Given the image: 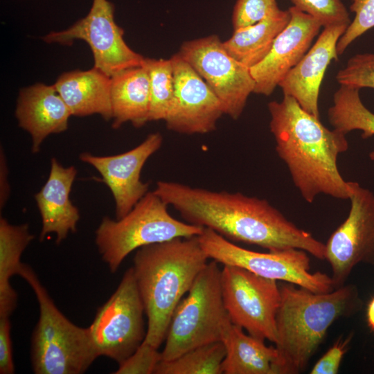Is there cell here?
I'll return each mask as SVG.
<instances>
[{
  "label": "cell",
  "mask_w": 374,
  "mask_h": 374,
  "mask_svg": "<svg viewBox=\"0 0 374 374\" xmlns=\"http://www.w3.org/2000/svg\"><path fill=\"white\" fill-rule=\"evenodd\" d=\"M154 192L186 222L211 229L230 241L271 251L299 249L319 260L326 258L323 242L298 227L265 199L168 181H157Z\"/></svg>",
  "instance_id": "6da1fadb"
},
{
  "label": "cell",
  "mask_w": 374,
  "mask_h": 374,
  "mask_svg": "<svg viewBox=\"0 0 374 374\" xmlns=\"http://www.w3.org/2000/svg\"><path fill=\"white\" fill-rule=\"evenodd\" d=\"M276 151L301 197L312 203L320 195L349 199L350 186L339 172L338 157L348 149L346 135L325 127L292 97L268 103Z\"/></svg>",
  "instance_id": "7a4b0ae2"
},
{
  "label": "cell",
  "mask_w": 374,
  "mask_h": 374,
  "mask_svg": "<svg viewBox=\"0 0 374 374\" xmlns=\"http://www.w3.org/2000/svg\"><path fill=\"white\" fill-rule=\"evenodd\" d=\"M197 236L144 246L134 256V274L148 318L144 341L156 348L166 339L177 306L208 263Z\"/></svg>",
  "instance_id": "3957f363"
},
{
  "label": "cell",
  "mask_w": 374,
  "mask_h": 374,
  "mask_svg": "<svg viewBox=\"0 0 374 374\" xmlns=\"http://www.w3.org/2000/svg\"><path fill=\"white\" fill-rule=\"evenodd\" d=\"M280 290L274 374H296L306 368L330 326L360 311L363 301L354 285L316 293L286 283Z\"/></svg>",
  "instance_id": "277c9868"
},
{
  "label": "cell",
  "mask_w": 374,
  "mask_h": 374,
  "mask_svg": "<svg viewBox=\"0 0 374 374\" xmlns=\"http://www.w3.org/2000/svg\"><path fill=\"white\" fill-rule=\"evenodd\" d=\"M19 275L36 296L39 317L31 339L35 374H81L98 357L89 328L70 321L56 307L32 268L23 263Z\"/></svg>",
  "instance_id": "5b68a950"
},
{
  "label": "cell",
  "mask_w": 374,
  "mask_h": 374,
  "mask_svg": "<svg viewBox=\"0 0 374 374\" xmlns=\"http://www.w3.org/2000/svg\"><path fill=\"white\" fill-rule=\"evenodd\" d=\"M168 206L154 191H148L123 217L103 218L95 233V242L112 273L131 252L142 247L197 236L202 232L204 227L174 218Z\"/></svg>",
  "instance_id": "8992f818"
},
{
  "label": "cell",
  "mask_w": 374,
  "mask_h": 374,
  "mask_svg": "<svg viewBox=\"0 0 374 374\" xmlns=\"http://www.w3.org/2000/svg\"><path fill=\"white\" fill-rule=\"evenodd\" d=\"M231 323L222 298L221 270L213 260L177 306L161 352V360H171L194 348L222 341Z\"/></svg>",
  "instance_id": "52a82bcc"
},
{
  "label": "cell",
  "mask_w": 374,
  "mask_h": 374,
  "mask_svg": "<svg viewBox=\"0 0 374 374\" xmlns=\"http://www.w3.org/2000/svg\"><path fill=\"white\" fill-rule=\"evenodd\" d=\"M206 254L223 265L246 269L267 278L281 280L316 293L335 290L330 276L321 271H310L308 252L299 249L263 253L236 245L208 228L197 236Z\"/></svg>",
  "instance_id": "ba28073f"
},
{
  "label": "cell",
  "mask_w": 374,
  "mask_h": 374,
  "mask_svg": "<svg viewBox=\"0 0 374 374\" xmlns=\"http://www.w3.org/2000/svg\"><path fill=\"white\" fill-rule=\"evenodd\" d=\"M144 314L132 267L89 326L98 356L120 364L132 355L145 337Z\"/></svg>",
  "instance_id": "9c48e42d"
},
{
  "label": "cell",
  "mask_w": 374,
  "mask_h": 374,
  "mask_svg": "<svg viewBox=\"0 0 374 374\" xmlns=\"http://www.w3.org/2000/svg\"><path fill=\"white\" fill-rule=\"evenodd\" d=\"M221 288L231 323L253 337L275 343L276 314L281 299L276 280L224 265L221 269Z\"/></svg>",
  "instance_id": "30bf717a"
},
{
  "label": "cell",
  "mask_w": 374,
  "mask_h": 374,
  "mask_svg": "<svg viewBox=\"0 0 374 374\" xmlns=\"http://www.w3.org/2000/svg\"><path fill=\"white\" fill-rule=\"evenodd\" d=\"M177 53L211 88L224 114L237 120L253 93L250 69L233 58L215 35L185 42Z\"/></svg>",
  "instance_id": "8fae6325"
},
{
  "label": "cell",
  "mask_w": 374,
  "mask_h": 374,
  "mask_svg": "<svg viewBox=\"0 0 374 374\" xmlns=\"http://www.w3.org/2000/svg\"><path fill=\"white\" fill-rule=\"evenodd\" d=\"M46 43L71 45L75 39L87 42L94 67L112 77L126 69L143 65L144 58L123 39V30L114 20V7L108 0H93L87 16L69 28L51 31L42 37Z\"/></svg>",
  "instance_id": "7c38bea8"
},
{
  "label": "cell",
  "mask_w": 374,
  "mask_h": 374,
  "mask_svg": "<svg viewBox=\"0 0 374 374\" xmlns=\"http://www.w3.org/2000/svg\"><path fill=\"white\" fill-rule=\"evenodd\" d=\"M349 183L348 215L325 244L335 289L345 285L358 264L374 265V193L358 182Z\"/></svg>",
  "instance_id": "4fadbf2b"
},
{
  "label": "cell",
  "mask_w": 374,
  "mask_h": 374,
  "mask_svg": "<svg viewBox=\"0 0 374 374\" xmlns=\"http://www.w3.org/2000/svg\"><path fill=\"white\" fill-rule=\"evenodd\" d=\"M175 78L173 107L166 119L168 130L185 134L214 131L224 114L222 104L205 80L178 53L170 57Z\"/></svg>",
  "instance_id": "5bb4252c"
},
{
  "label": "cell",
  "mask_w": 374,
  "mask_h": 374,
  "mask_svg": "<svg viewBox=\"0 0 374 374\" xmlns=\"http://www.w3.org/2000/svg\"><path fill=\"white\" fill-rule=\"evenodd\" d=\"M162 143V135L154 132L135 148L121 154H80V160L92 166L110 189L115 202L116 219L127 215L148 192L149 184L141 181V172L145 162L160 149Z\"/></svg>",
  "instance_id": "9a60e30c"
},
{
  "label": "cell",
  "mask_w": 374,
  "mask_h": 374,
  "mask_svg": "<svg viewBox=\"0 0 374 374\" xmlns=\"http://www.w3.org/2000/svg\"><path fill=\"white\" fill-rule=\"evenodd\" d=\"M288 10L289 23L276 38L267 55L250 68L255 82L254 93L271 95L308 51L322 27L319 21L296 7Z\"/></svg>",
  "instance_id": "2e32d148"
},
{
  "label": "cell",
  "mask_w": 374,
  "mask_h": 374,
  "mask_svg": "<svg viewBox=\"0 0 374 374\" xmlns=\"http://www.w3.org/2000/svg\"><path fill=\"white\" fill-rule=\"evenodd\" d=\"M347 25L326 26L302 59L294 66L279 87L283 95L294 98L308 113L319 118V96L328 65L337 60V42Z\"/></svg>",
  "instance_id": "e0dca14e"
},
{
  "label": "cell",
  "mask_w": 374,
  "mask_h": 374,
  "mask_svg": "<svg viewBox=\"0 0 374 374\" xmlns=\"http://www.w3.org/2000/svg\"><path fill=\"white\" fill-rule=\"evenodd\" d=\"M72 116L54 85L42 83L22 88L17 99L15 116L19 126L32 138V152L37 153L44 140L51 134L64 132Z\"/></svg>",
  "instance_id": "ac0fdd59"
},
{
  "label": "cell",
  "mask_w": 374,
  "mask_h": 374,
  "mask_svg": "<svg viewBox=\"0 0 374 374\" xmlns=\"http://www.w3.org/2000/svg\"><path fill=\"white\" fill-rule=\"evenodd\" d=\"M76 175L74 166L65 168L55 158L51 159L48 178L35 195L42 218L40 241L53 233L56 235L55 242L59 244L69 233L76 231L80 215L69 197Z\"/></svg>",
  "instance_id": "d6986e66"
},
{
  "label": "cell",
  "mask_w": 374,
  "mask_h": 374,
  "mask_svg": "<svg viewBox=\"0 0 374 374\" xmlns=\"http://www.w3.org/2000/svg\"><path fill=\"white\" fill-rule=\"evenodd\" d=\"M111 77L93 67L61 74L53 84L72 116L100 115L105 121L112 118Z\"/></svg>",
  "instance_id": "ffe728a7"
},
{
  "label": "cell",
  "mask_w": 374,
  "mask_h": 374,
  "mask_svg": "<svg viewBox=\"0 0 374 374\" xmlns=\"http://www.w3.org/2000/svg\"><path fill=\"white\" fill-rule=\"evenodd\" d=\"M111 79L112 127L127 122L141 127L149 122L150 82L145 66L126 69Z\"/></svg>",
  "instance_id": "44dd1931"
},
{
  "label": "cell",
  "mask_w": 374,
  "mask_h": 374,
  "mask_svg": "<svg viewBox=\"0 0 374 374\" xmlns=\"http://www.w3.org/2000/svg\"><path fill=\"white\" fill-rule=\"evenodd\" d=\"M226 355L222 362L225 374H274L278 354L275 347L244 332L232 323L222 337Z\"/></svg>",
  "instance_id": "7402d4cb"
},
{
  "label": "cell",
  "mask_w": 374,
  "mask_h": 374,
  "mask_svg": "<svg viewBox=\"0 0 374 374\" xmlns=\"http://www.w3.org/2000/svg\"><path fill=\"white\" fill-rule=\"evenodd\" d=\"M291 18L289 10H278L260 21L234 30L225 42L226 51L249 69L260 63L269 53L273 44Z\"/></svg>",
  "instance_id": "603a6c76"
},
{
  "label": "cell",
  "mask_w": 374,
  "mask_h": 374,
  "mask_svg": "<svg viewBox=\"0 0 374 374\" xmlns=\"http://www.w3.org/2000/svg\"><path fill=\"white\" fill-rule=\"evenodd\" d=\"M34 236L27 224L13 225L0 218V317H10L17 306V295L10 278L19 275L21 256Z\"/></svg>",
  "instance_id": "cb8c5ba5"
},
{
  "label": "cell",
  "mask_w": 374,
  "mask_h": 374,
  "mask_svg": "<svg viewBox=\"0 0 374 374\" xmlns=\"http://www.w3.org/2000/svg\"><path fill=\"white\" fill-rule=\"evenodd\" d=\"M357 87L340 84L328 110V121L335 130L346 135L362 131V138L374 136V113L362 103Z\"/></svg>",
  "instance_id": "d4e9b609"
},
{
  "label": "cell",
  "mask_w": 374,
  "mask_h": 374,
  "mask_svg": "<svg viewBox=\"0 0 374 374\" xmlns=\"http://www.w3.org/2000/svg\"><path fill=\"white\" fill-rule=\"evenodd\" d=\"M226 349L222 341L194 348L175 359L161 360L155 374H222Z\"/></svg>",
  "instance_id": "484cf974"
},
{
  "label": "cell",
  "mask_w": 374,
  "mask_h": 374,
  "mask_svg": "<svg viewBox=\"0 0 374 374\" xmlns=\"http://www.w3.org/2000/svg\"><path fill=\"white\" fill-rule=\"evenodd\" d=\"M150 82L149 121H166L174 105L175 86L171 59L145 57Z\"/></svg>",
  "instance_id": "4316f807"
},
{
  "label": "cell",
  "mask_w": 374,
  "mask_h": 374,
  "mask_svg": "<svg viewBox=\"0 0 374 374\" xmlns=\"http://www.w3.org/2000/svg\"><path fill=\"white\" fill-rule=\"evenodd\" d=\"M293 6L311 15L322 27L347 25L350 14L341 0H290Z\"/></svg>",
  "instance_id": "83f0119b"
},
{
  "label": "cell",
  "mask_w": 374,
  "mask_h": 374,
  "mask_svg": "<svg viewBox=\"0 0 374 374\" xmlns=\"http://www.w3.org/2000/svg\"><path fill=\"white\" fill-rule=\"evenodd\" d=\"M340 84L359 89H374V53H358L351 57L336 75Z\"/></svg>",
  "instance_id": "f1b7e54d"
},
{
  "label": "cell",
  "mask_w": 374,
  "mask_h": 374,
  "mask_svg": "<svg viewBox=\"0 0 374 374\" xmlns=\"http://www.w3.org/2000/svg\"><path fill=\"white\" fill-rule=\"evenodd\" d=\"M349 9L355 17L337 42L339 55L356 39L374 28V0H351Z\"/></svg>",
  "instance_id": "f546056e"
},
{
  "label": "cell",
  "mask_w": 374,
  "mask_h": 374,
  "mask_svg": "<svg viewBox=\"0 0 374 374\" xmlns=\"http://www.w3.org/2000/svg\"><path fill=\"white\" fill-rule=\"evenodd\" d=\"M278 10L277 0H236L231 17L233 29L254 24Z\"/></svg>",
  "instance_id": "4dcf8cb0"
},
{
  "label": "cell",
  "mask_w": 374,
  "mask_h": 374,
  "mask_svg": "<svg viewBox=\"0 0 374 374\" xmlns=\"http://www.w3.org/2000/svg\"><path fill=\"white\" fill-rule=\"evenodd\" d=\"M161 360V352L144 341L128 358L118 364L114 374H151Z\"/></svg>",
  "instance_id": "1f68e13d"
},
{
  "label": "cell",
  "mask_w": 374,
  "mask_h": 374,
  "mask_svg": "<svg viewBox=\"0 0 374 374\" xmlns=\"http://www.w3.org/2000/svg\"><path fill=\"white\" fill-rule=\"evenodd\" d=\"M353 333L339 337L312 367L311 374H336L341 362L348 350Z\"/></svg>",
  "instance_id": "d6a6232c"
},
{
  "label": "cell",
  "mask_w": 374,
  "mask_h": 374,
  "mask_svg": "<svg viewBox=\"0 0 374 374\" xmlns=\"http://www.w3.org/2000/svg\"><path fill=\"white\" fill-rule=\"evenodd\" d=\"M10 317H0V373H15Z\"/></svg>",
  "instance_id": "836d02e7"
},
{
  "label": "cell",
  "mask_w": 374,
  "mask_h": 374,
  "mask_svg": "<svg viewBox=\"0 0 374 374\" xmlns=\"http://www.w3.org/2000/svg\"><path fill=\"white\" fill-rule=\"evenodd\" d=\"M9 185L8 180V168L6 166L4 154L1 153V190L0 205L1 208L5 205L9 195Z\"/></svg>",
  "instance_id": "e575fe53"
},
{
  "label": "cell",
  "mask_w": 374,
  "mask_h": 374,
  "mask_svg": "<svg viewBox=\"0 0 374 374\" xmlns=\"http://www.w3.org/2000/svg\"><path fill=\"white\" fill-rule=\"evenodd\" d=\"M366 320L368 326L374 332V297L370 301L366 310Z\"/></svg>",
  "instance_id": "d590c367"
},
{
  "label": "cell",
  "mask_w": 374,
  "mask_h": 374,
  "mask_svg": "<svg viewBox=\"0 0 374 374\" xmlns=\"http://www.w3.org/2000/svg\"><path fill=\"white\" fill-rule=\"evenodd\" d=\"M369 158L371 160L374 161V149L369 153Z\"/></svg>",
  "instance_id": "8d00e7d4"
}]
</instances>
